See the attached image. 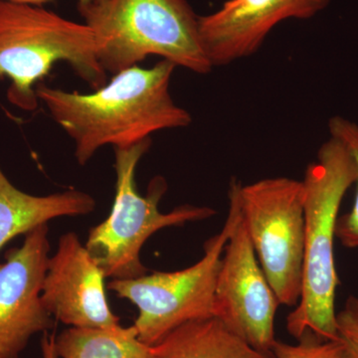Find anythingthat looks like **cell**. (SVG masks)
Segmentation results:
<instances>
[{"instance_id": "obj_1", "label": "cell", "mask_w": 358, "mask_h": 358, "mask_svg": "<svg viewBox=\"0 0 358 358\" xmlns=\"http://www.w3.org/2000/svg\"><path fill=\"white\" fill-rule=\"evenodd\" d=\"M176 66L166 60L117 73L94 93L36 87L39 102L74 141L81 166L106 145L129 148L164 129L186 128L192 115L174 103L171 81Z\"/></svg>"}, {"instance_id": "obj_2", "label": "cell", "mask_w": 358, "mask_h": 358, "mask_svg": "<svg viewBox=\"0 0 358 358\" xmlns=\"http://www.w3.org/2000/svg\"><path fill=\"white\" fill-rule=\"evenodd\" d=\"M357 179L352 152L343 141L331 136L301 180L305 192L303 284L300 301L287 317V329L294 338L312 331L324 341L338 339L334 238L341 202Z\"/></svg>"}, {"instance_id": "obj_3", "label": "cell", "mask_w": 358, "mask_h": 358, "mask_svg": "<svg viewBox=\"0 0 358 358\" xmlns=\"http://www.w3.org/2000/svg\"><path fill=\"white\" fill-rule=\"evenodd\" d=\"M78 10L95 35L106 72L117 74L159 56L176 67L213 69L200 40L199 16L186 0H89Z\"/></svg>"}, {"instance_id": "obj_4", "label": "cell", "mask_w": 358, "mask_h": 358, "mask_svg": "<svg viewBox=\"0 0 358 358\" xmlns=\"http://www.w3.org/2000/svg\"><path fill=\"white\" fill-rule=\"evenodd\" d=\"M59 62L68 63L92 88L107 84L89 26L42 6L0 0V80L10 81L9 102L25 112L36 110L37 85Z\"/></svg>"}, {"instance_id": "obj_5", "label": "cell", "mask_w": 358, "mask_h": 358, "mask_svg": "<svg viewBox=\"0 0 358 358\" xmlns=\"http://www.w3.org/2000/svg\"><path fill=\"white\" fill-rule=\"evenodd\" d=\"M152 145L150 138L129 148H115L117 174L112 211L105 221L89 232L85 245L106 278L136 279L148 274L141 261V250L148 238L164 228L182 226L215 215L210 207L182 205L169 213L159 211L167 190L166 179L155 176L145 196L136 187L138 162Z\"/></svg>"}, {"instance_id": "obj_6", "label": "cell", "mask_w": 358, "mask_h": 358, "mask_svg": "<svg viewBox=\"0 0 358 358\" xmlns=\"http://www.w3.org/2000/svg\"><path fill=\"white\" fill-rule=\"evenodd\" d=\"M228 199L229 211L222 230L205 242L203 257L199 262L174 272H154L136 279L110 281V289L138 308L134 327L145 345H159L182 324L214 317V296L221 259L240 217L239 201L231 183Z\"/></svg>"}, {"instance_id": "obj_7", "label": "cell", "mask_w": 358, "mask_h": 358, "mask_svg": "<svg viewBox=\"0 0 358 358\" xmlns=\"http://www.w3.org/2000/svg\"><path fill=\"white\" fill-rule=\"evenodd\" d=\"M236 190L242 221L257 258L280 305L296 307L301 299L305 257V192L303 182L266 178Z\"/></svg>"}, {"instance_id": "obj_8", "label": "cell", "mask_w": 358, "mask_h": 358, "mask_svg": "<svg viewBox=\"0 0 358 358\" xmlns=\"http://www.w3.org/2000/svg\"><path fill=\"white\" fill-rule=\"evenodd\" d=\"M279 306L257 258L240 211L221 259L214 296V317L256 350L272 353L275 341V317Z\"/></svg>"}, {"instance_id": "obj_9", "label": "cell", "mask_w": 358, "mask_h": 358, "mask_svg": "<svg viewBox=\"0 0 358 358\" xmlns=\"http://www.w3.org/2000/svg\"><path fill=\"white\" fill-rule=\"evenodd\" d=\"M48 235L47 224L29 231L0 264V358H20L34 334L53 326L41 298L50 258Z\"/></svg>"}, {"instance_id": "obj_10", "label": "cell", "mask_w": 358, "mask_h": 358, "mask_svg": "<svg viewBox=\"0 0 358 358\" xmlns=\"http://www.w3.org/2000/svg\"><path fill=\"white\" fill-rule=\"evenodd\" d=\"M331 0H227L199 16L200 40L213 67L250 57L282 21L310 20Z\"/></svg>"}, {"instance_id": "obj_11", "label": "cell", "mask_w": 358, "mask_h": 358, "mask_svg": "<svg viewBox=\"0 0 358 358\" xmlns=\"http://www.w3.org/2000/svg\"><path fill=\"white\" fill-rule=\"evenodd\" d=\"M105 274L75 233L59 240L49 258L42 301L52 317L73 327L120 326L106 296Z\"/></svg>"}, {"instance_id": "obj_12", "label": "cell", "mask_w": 358, "mask_h": 358, "mask_svg": "<svg viewBox=\"0 0 358 358\" xmlns=\"http://www.w3.org/2000/svg\"><path fill=\"white\" fill-rule=\"evenodd\" d=\"M93 196L77 189L36 196L18 189L0 167V250L20 235L65 216L87 215L95 210Z\"/></svg>"}, {"instance_id": "obj_13", "label": "cell", "mask_w": 358, "mask_h": 358, "mask_svg": "<svg viewBox=\"0 0 358 358\" xmlns=\"http://www.w3.org/2000/svg\"><path fill=\"white\" fill-rule=\"evenodd\" d=\"M154 348L159 358H275L250 345L215 317L182 324Z\"/></svg>"}, {"instance_id": "obj_14", "label": "cell", "mask_w": 358, "mask_h": 358, "mask_svg": "<svg viewBox=\"0 0 358 358\" xmlns=\"http://www.w3.org/2000/svg\"><path fill=\"white\" fill-rule=\"evenodd\" d=\"M60 358H159L154 346L138 338L134 326L73 327L55 338Z\"/></svg>"}, {"instance_id": "obj_15", "label": "cell", "mask_w": 358, "mask_h": 358, "mask_svg": "<svg viewBox=\"0 0 358 358\" xmlns=\"http://www.w3.org/2000/svg\"><path fill=\"white\" fill-rule=\"evenodd\" d=\"M329 134L345 143L357 166V195L352 210L338 217L336 235L345 248L358 249V124L345 117H331L329 121Z\"/></svg>"}, {"instance_id": "obj_16", "label": "cell", "mask_w": 358, "mask_h": 358, "mask_svg": "<svg viewBox=\"0 0 358 358\" xmlns=\"http://www.w3.org/2000/svg\"><path fill=\"white\" fill-rule=\"evenodd\" d=\"M298 345H288L275 339L272 348L275 358H345L339 341H324L312 331H306Z\"/></svg>"}, {"instance_id": "obj_17", "label": "cell", "mask_w": 358, "mask_h": 358, "mask_svg": "<svg viewBox=\"0 0 358 358\" xmlns=\"http://www.w3.org/2000/svg\"><path fill=\"white\" fill-rule=\"evenodd\" d=\"M338 341L343 346L345 358H358V319L346 308L336 315Z\"/></svg>"}, {"instance_id": "obj_18", "label": "cell", "mask_w": 358, "mask_h": 358, "mask_svg": "<svg viewBox=\"0 0 358 358\" xmlns=\"http://www.w3.org/2000/svg\"><path fill=\"white\" fill-rule=\"evenodd\" d=\"M55 338L54 334H44L41 341L42 355L43 358H60L58 357L55 350Z\"/></svg>"}, {"instance_id": "obj_19", "label": "cell", "mask_w": 358, "mask_h": 358, "mask_svg": "<svg viewBox=\"0 0 358 358\" xmlns=\"http://www.w3.org/2000/svg\"><path fill=\"white\" fill-rule=\"evenodd\" d=\"M6 1L14 2V3L29 4V6H42L52 0H6ZM89 0H78V2H87Z\"/></svg>"}, {"instance_id": "obj_20", "label": "cell", "mask_w": 358, "mask_h": 358, "mask_svg": "<svg viewBox=\"0 0 358 358\" xmlns=\"http://www.w3.org/2000/svg\"><path fill=\"white\" fill-rule=\"evenodd\" d=\"M345 308L358 319V298L357 296H352L348 298V301H346Z\"/></svg>"}]
</instances>
